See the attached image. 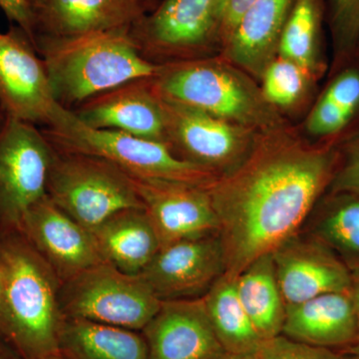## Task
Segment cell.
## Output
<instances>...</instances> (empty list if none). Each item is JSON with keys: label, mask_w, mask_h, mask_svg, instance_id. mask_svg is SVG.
Here are the masks:
<instances>
[{"label": "cell", "mask_w": 359, "mask_h": 359, "mask_svg": "<svg viewBox=\"0 0 359 359\" xmlns=\"http://www.w3.org/2000/svg\"><path fill=\"white\" fill-rule=\"evenodd\" d=\"M0 339L20 359L58 353L61 283L20 230L0 231Z\"/></svg>", "instance_id": "7a4b0ae2"}, {"label": "cell", "mask_w": 359, "mask_h": 359, "mask_svg": "<svg viewBox=\"0 0 359 359\" xmlns=\"http://www.w3.org/2000/svg\"><path fill=\"white\" fill-rule=\"evenodd\" d=\"M162 97V96H161ZM167 145L181 159L221 176L237 167L254 143L249 131L190 106L163 98Z\"/></svg>", "instance_id": "9c48e42d"}, {"label": "cell", "mask_w": 359, "mask_h": 359, "mask_svg": "<svg viewBox=\"0 0 359 359\" xmlns=\"http://www.w3.org/2000/svg\"><path fill=\"white\" fill-rule=\"evenodd\" d=\"M257 355L259 359H344L339 351L309 346L283 334L264 340Z\"/></svg>", "instance_id": "83f0119b"}, {"label": "cell", "mask_w": 359, "mask_h": 359, "mask_svg": "<svg viewBox=\"0 0 359 359\" xmlns=\"http://www.w3.org/2000/svg\"><path fill=\"white\" fill-rule=\"evenodd\" d=\"M0 359H20L11 346H7L1 339H0Z\"/></svg>", "instance_id": "d590c367"}, {"label": "cell", "mask_w": 359, "mask_h": 359, "mask_svg": "<svg viewBox=\"0 0 359 359\" xmlns=\"http://www.w3.org/2000/svg\"><path fill=\"white\" fill-rule=\"evenodd\" d=\"M217 359H259L257 353H224Z\"/></svg>", "instance_id": "8d00e7d4"}, {"label": "cell", "mask_w": 359, "mask_h": 359, "mask_svg": "<svg viewBox=\"0 0 359 359\" xmlns=\"http://www.w3.org/2000/svg\"><path fill=\"white\" fill-rule=\"evenodd\" d=\"M54 153L35 125L6 117L0 125V231L18 230L28 210L47 195Z\"/></svg>", "instance_id": "ba28073f"}, {"label": "cell", "mask_w": 359, "mask_h": 359, "mask_svg": "<svg viewBox=\"0 0 359 359\" xmlns=\"http://www.w3.org/2000/svg\"><path fill=\"white\" fill-rule=\"evenodd\" d=\"M332 147H313L271 133L244 160L208 187L218 217L226 275L236 278L257 257L299 233L327 192L339 163Z\"/></svg>", "instance_id": "6da1fadb"}, {"label": "cell", "mask_w": 359, "mask_h": 359, "mask_svg": "<svg viewBox=\"0 0 359 359\" xmlns=\"http://www.w3.org/2000/svg\"><path fill=\"white\" fill-rule=\"evenodd\" d=\"M153 0H144V2H145V6H147L148 4H150L151 2H152Z\"/></svg>", "instance_id": "b9f144b4"}, {"label": "cell", "mask_w": 359, "mask_h": 359, "mask_svg": "<svg viewBox=\"0 0 359 359\" xmlns=\"http://www.w3.org/2000/svg\"><path fill=\"white\" fill-rule=\"evenodd\" d=\"M205 311L224 351L257 353L264 340L257 334L236 289V278L224 273L203 297Z\"/></svg>", "instance_id": "d4e9b609"}, {"label": "cell", "mask_w": 359, "mask_h": 359, "mask_svg": "<svg viewBox=\"0 0 359 359\" xmlns=\"http://www.w3.org/2000/svg\"><path fill=\"white\" fill-rule=\"evenodd\" d=\"M287 306L328 292H349L351 271L327 245L299 231L271 252Z\"/></svg>", "instance_id": "9a60e30c"}, {"label": "cell", "mask_w": 359, "mask_h": 359, "mask_svg": "<svg viewBox=\"0 0 359 359\" xmlns=\"http://www.w3.org/2000/svg\"><path fill=\"white\" fill-rule=\"evenodd\" d=\"M92 233L104 262L128 275H140L161 248L145 209L117 212Z\"/></svg>", "instance_id": "44dd1931"}, {"label": "cell", "mask_w": 359, "mask_h": 359, "mask_svg": "<svg viewBox=\"0 0 359 359\" xmlns=\"http://www.w3.org/2000/svg\"><path fill=\"white\" fill-rule=\"evenodd\" d=\"M163 98L244 127H273L276 119L247 82L218 63L203 60L161 65L153 77Z\"/></svg>", "instance_id": "8992f818"}, {"label": "cell", "mask_w": 359, "mask_h": 359, "mask_svg": "<svg viewBox=\"0 0 359 359\" xmlns=\"http://www.w3.org/2000/svg\"><path fill=\"white\" fill-rule=\"evenodd\" d=\"M35 359H67L65 356H63L60 353H54L51 354H47V355L41 356V358Z\"/></svg>", "instance_id": "74e56055"}, {"label": "cell", "mask_w": 359, "mask_h": 359, "mask_svg": "<svg viewBox=\"0 0 359 359\" xmlns=\"http://www.w3.org/2000/svg\"><path fill=\"white\" fill-rule=\"evenodd\" d=\"M59 104L32 40L18 25L0 32V111L9 119L50 125Z\"/></svg>", "instance_id": "30bf717a"}, {"label": "cell", "mask_w": 359, "mask_h": 359, "mask_svg": "<svg viewBox=\"0 0 359 359\" xmlns=\"http://www.w3.org/2000/svg\"><path fill=\"white\" fill-rule=\"evenodd\" d=\"M44 0H29L30 4H32V6L33 7V9L36 8L37 6H40V4L43 2Z\"/></svg>", "instance_id": "ab89813d"}, {"label": "cell", "mask_w": 359, "mask_h": 359, "mask_svg": "<svg viewBox=\"0 0 359 359\" xmlns=\"http://www.w3.org/2000/svg\"><path fill=\"white\" fill-rule=\"evenodd\" d=\"M353 113L323 94L308 120V129L316 136L337 133L346 126Z\"/></svg>", "instance_id": "f1b7e54d"}, {"label": "cell", "mask_w": 359, "mask_h": 359, "mask_svg": "<svg viewBox=\"0 0 359 359\" xmlns=\"http://www.w3.org/2000/svg\"><path fill=\"white\" fill-rule=\"evenodd\" d=\"M2 292H4V280H2L1 271H0V304L2 301Z\"/></svg>", "instance_id": "f35d334b"}, {"label": "cell", "mask_w": 359, "mask_h": 359, "mask_svg": "<svg viewBox=\"0 0 359 359\" xmlns=\"http://www.w3.org/2000/svg\"><path fill=\"white\" fill-rule=\"evenodd\" d=\"M4 119H6V116L2 114L1 111H0V125H1L2 123H4Z\"/></svg>", "instance_id": "60d3db41"}, {"label": "cell", "mask_w": 359, "mask_h": 359, "mask_svg": "<svg viewBox=\"0 0 359 359\" xmlns=\"http://www.w3.org/2000/svg\"><path fill=\"white\" fill-rule=\"evenodd\" d=\"M20 233L43 257L61 285L103 263L93 233L45 196L23 217Z\"/></svg>", "instance_id": "4fadbf2b"}, {"label": "cell", "mask_w": 359, "mask_h": 359, "mask_svg": "<svg viewBox=\"0 0 359 359\" xmlns=\"http://www.w3.org/2000/svg\"><path fill=\"white\" fill-rule=\"evenodd\" d=\"M71 111L91 128L114 130L167 144L164 103L153 77L132 80L92 97Z\"/></svg>", "instance_id": "2e32d148"}, {"label": "cell", "mask_w": 359, "mask_h": 359, "mask_svg": "<svg viewBox=\"0 0 359 359\" xmlns=\"http://www.w3.org/2000/svg\"><path fill=\"white\" fill-rule=\"evenodd\" d=\"M58 353L67 359H149L141 332L65 316Z\"/></svg>", "instance_id": "7402d4cb"}, {"label": "cell", "mask_w": 359, "mask_h": 359, "mask_svg": "<svg viewBox=\"0 0 359 359\" xmlns=\"http://www.w3.org/2000/svg\"><path fill=\"white\" fill-rule=\"evenodd\" d=\"M302 230L327 245L349 271H359V194L325 193Z\"/></svg>", "instance_id": "603a6c76"}, {"label": "cell", "mask_w": 359, "mask_h": 359, "mask_svg": "<svg viewBox=\"0 0 359 359\" xmlns=\"http://www.w3.org/2000/svg\"><path fill=\"white\" fill-rule=\"evenodd\" d=\"M145 8L144 0H44L34 9V41L130 29Z\"/></svg>", "instance_id": "ac0fdd59"}, {"label": "cell", "mask_w": 359, "mask_h": 359, "mask_svg": "<svg viewBox=\"0 0 359 359\" xmlns=\"http://www.w3.org/2000/svg\"><path fill=\"white\" fill-rule=\"evenodd\" d=\"M42 131L57 150L102 158L132 178L209 187L218 177L205 168L181 159L163 142L114 130L91 128L62 106H59L50 125Z\"/></svg>", "instance_id": "277c9868"}, {"label": "cell", "mask_w": 359, "mask_h": 359, "mask_svg": "<svg viewBox=\"0 0 359 359\" xmlns=\"http://www.w3.org/2000/svg\"><path fill=\"white\" fill-rule=\"evenodd\" d=\"M292 0H256L228 37L229 56L255 75L273 60Z\"/></svg>", "instance_id": "ffe728a7"}, {"label": "cell", "mask_w": 359, "mask_h": 359, "mask_svg": "<svg viewBox=\"0 0 359 359\" xmlns=\"http://www.w3.org/2000/svg\"><path fill=\"white\" fill-rule=\"evenodd\" d=\"M318 32V0H297L283 26L278 51L306 72L316 65Z\"/></svg>", "instance_id": "484cf974"}, {"label": "cell", "mask_w": 359, "mask_h": 359, "mask_svg": "<svg viewBox=\"0 0 359 359\" xmlns=\"http://www.w3.org/2000/svg\"><path fill=\"white\" fill-rule=\"evenodd\" d=\"M282 334L287 339L340 351L359 340L351 292H328L287 306Z\"/></svg>", "instance_id": "d6986e66"}, {"label": "cell", "mask_w": 359, "mask_h": 359, "mask_svg": "<svg viewBox=\"0 0 359 359\" xmlns=\"http://www.w3.org/2000/svg\"><path fill=\"white\" fill-rule=\"evenodd\" d=\"M226 273L219 233L161 247L141 271L161 302L200 299Z\"/></svg>", "instance_id": "7c38bea8"}, {"label": "cell", "mask_w": 359, "mask_h": 359, "mask_svg": "<svg viewBox=\"0 0 359 359\" xmlns=\"http://www.w3.org/2000/svg\"><path fill=\"white\" fill-rule=\"evenodd\" d=\"M334 25L344 47L354 43L359 35V0H334Z\"/></svg>", "instance_id": "4dcf8cb0"}, {"label": "cell", "mask_w": 359, "mask_h": 359, "mask_svg": "<svg viewBox=\"0 0 359 359\" xmlns=\"http://www.w3.org/2000/svg\"><path fill=\"white\" fill-rule=\"evenodd\" d=\"M34 46L54 99L69 110L132 80L155 77L161 69L142 55L130 29L68 39L39 37Z\"/></svg>", "instance_id": "3957f363"}, {"label": "cell", "mask_w": 359, "mask_h": 359, "mask_svg": "<svg viewBox=\"0 0 359 359\" xmlns=\"http://www.w3.org/2000/svg\"><path fill=\"white\" fill-rule=\"evenodd\" d=\"M236 289L264 341L282 334L287 304L278 285L271 252L257 257L236 276Z\"/></svg>", "instance_id": "cb8c5ba5"}, {"label": "cell", "mask_w": 359, "mask_h": 359, "mask_svg": "<svg viewBox=\"0 0 359 359\" xmlns=\"http://www.w3.org/2000/svg\"><path fill=\"white\" fill-rule=\"evenodd\" d=\"M161 304L140 276L123 273L106 262L62 283L59 290L65 318L137 332L154 318Z\"/></svg>", "instance_id": "52a82bcc"}, {"label": "cell", "mask_w": 359, "mask_h": 359, "mask_svg": "<svg viewBox=\"0 0 359 359\" xmlns=\"http://www.w3.org/2000/svg\"><path fill=\"white\" fill-rule=\"evenodd\" d=\"M349 292H351V299H353V302L359 334V271H351V285Z\"/></svg>", "instance_id": "836d02e7"}, {"label": "cell", "mask_w": 359, "mask_h": 359, "mask_svg": "<svg viewBox=\"0 0 359 359\" xmlns=\"http://www.w3.org/2000/svg\"><path fill=\"white\" fill-rule=\"evenodd\" d=\"M344 359H359V341L339 351Z\"/></svg>", "instance_id": "e575fe53"}, {"label": "cell", "mask_w": 359, "mask_h": 359, "mask_svg": "<svg viewBox=\"0 0 359 359\" xmlns=\"http://www.w3.org/2000/svg\"><path fill=\"white\" fill-rule=\"evenodd\" d=\"M221 4L222 0H162L132 25L130 35L150 62L160 56L185 55L202 48L219 30Z\"/></svg>", "instance_id": "8fae6325"}, {"label": "cell", "mask_w": 359, "mask_h": 359, "mask_svg": "<svg viewBox=\"0 0 359 359\" xmlns=\"http://www.w3.org/2000/svg\"><path fill=\"white\" fill-rule=\"evenodd\" d=\"M141 332L149 359H217L226 353L212 330L203 297L162 302Z\"/></svg>", "instance_id": "e0dca14e"}, {"label": "cell", "mask_w": 359, "mask_h": 359, "mask_svg": "<svg viewBox=\"0 0 359 359\" xmlns=\"http://www.w3.org/2000/svg\"><path fill=\"white\" fill-rule=\"evenodd\" d=\"M306 73L289 59H273L263 73L264 98L273 105H292L304 91Z\"/></svg>", "instance_id": "4316f807"}, {"label": "cell", "mask_w": 359, "mask_h": 359, "mask_svg": "<svg viewBox=\"0 0 359 359\" xmlns=\"http://www.w3.org/2000/svg\"><path fill=\"white\" fill-rule=\"evenodd\" d=\"M327 192L359 194V138L344 153H339V163Z\"/></svg>", "instance_id": "f546056e"}, {"label": "cell", "mask_w": 359, "mask_h": 359, "mask_svg": "<svg viewBox=\"0 0 359 359\" xmlns=\"http://www.w3.org/2000/svg\"><path fill=\"white\" fill-rule=\"evenodd\" d=\"M46 194L68 216L91 231L117 212L144 209L132 177L109 161L57 149Z\"/></svg>", "instance_id": "5b68a950"}, {"label": "cell", "mask_w": 359, "mask_h": 359, "mask_svg": "<svg viewBox=\"0 0 359 359\" xmlns=\"http://www.w3.org/2000/svg\"><path fill=\"white\" fill-rule=\"evenodd\" d=\"M256 0H222L219 13V30L226 39L235 29L238 21Z\"/></svg>", "instance_id": "d6a6232c"}, {"label": "cell", "mask_w": 359, "mask_h": 359, "mask_svg": "<svg viewBox=\"0 0 359 359\" xmlns=\"http://www.w3.org/2000/svg\"><path fill=\"white\" fill-rule=\"evenodd\" d=\"M133 179L161 247L219 233L208 187L164 180Z\"/></svg>", "instance_id": "5bb4252c"}, {"label": "cell", "mask_w": 359, "mask_h": 359, "mask_svg": "<svg viewBox=\"0 0 359 359\" xmlns=\"http://www.w3.org/2000/svg\"><path fill=\"white\" fill-rule=\"evenodd\" d=\"M0 8L14 25H18L34 44L35 14L29 0H0Z\"/></svg>", "instance_id": "1f68e13d"}]
</instances>
